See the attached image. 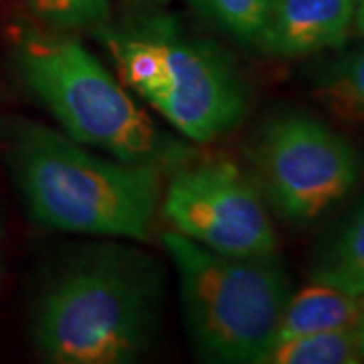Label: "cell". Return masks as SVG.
<instances>
[{
	"mask_svg": "<svg viewBox=\"0 0 364 364\" xmlns=\"http://www.w3.org/2000/svg\"><path fill=\"white\" fill-rule=\"evenodd\" d=\"M164 272L130 245H95L67 263L41 296L33 340L55 364H128L156 338Z\"/></svg>",
	"mask_w": 364,
	"mask_h": 364,
	"instance_id": "cell-1",
	"label": "cell"
},
{
	"mask_svg": "<svg viewBox=\"0 0 364 364\" xmlns=\"http://www.w3.org/2000/svg\"><path fill=\"white\" fill-rule=\"evenodd\" d=\"M9 162L28 215L55 231L148 241L164 170L91 154L31 119L6 124Z\"/></svg>",
	"mask_w": 364,
	"mask_h": 364,
	"instance_id": "cell-2",
	"label": "cell"
},
{
	"mask_svg": "<svg viewBox=\"0 0 364 364\" xmlns=\"http://www.w3.org/2000/svg\"><path fill=\"white\" fill-rule=\"evenodd\" d=\"M97 35L122 79L191 142H215L247 116V83L219 43L164 14L109 23Z\"/></svg>",
	"mask_w": 364,
	"mask_h": 364,
	"instance_id": "cell-3",
	"label": "cell"
},
{
	"mask_svg": "<svg viewBox=\"0 0 364 364\" xmlns=\"http://www.w3.org/2000/svg\"><path fill=\"white\" fill-rule=\"evenodd\" d=\"M16 67L71 140L164 172L182 168L191 158V148L160 130L75 37L28 35L16 47Z\"/></svg>",
	"mask_w": 364,
	"mask_h": 364,
	"instance_id": "cell-4",
	"label": "cell"
},
{
	"mask_svg": "<svg viewBox=\"0 0 364 364\" xmlns=\"http://www.w3.org/2000/svg\"><path fill=\"white\" fill-rule=\"evenodd\" d=\"M162 245L178 277L184 328L196 356L217 364H261L291 298L277 255H225L176 231L162 233Z\"/></svg>",
	"mask_w": 364,
	"mask_h": 364,
	"instance_id": "cell-5",
	"label": "cell"
},
{
	"mask_svg": "<svg viewBox=\"0 0 364 364\" xmlns=\"http://www.w3.org/2000/svg\"><path fill=\"white\" fill-rule=\"evenodd\" d=\"M249 164L261 196L291 223L324 215L363 172V158L344 136L301 112L269 117L251 142Z\"/></svg>",
	"mask_w": 364,
	"mask_h": 364,
	"instance_id": "cell-6",
	"label": "cell"
},
{
	"mask_svg": "<svg viewBox=\"0 0 364 364\" xmlns=\"http://www.w3.org/2000/svg\"><path fill=\"white\" fill-rule=\"evenodd\" d=\"M162 213L172 231L235 257H267L277 237L263 196L233 162L182 166L166 186Z\"/></svg>",
	"mask_w": 364,
	"mask_h": 364,
	"instance_id": "cell-7",
	"label": "cell"
},
{
	"mask_svg": "<svg viewBox=\"0 0 364 364\" xmlns=\"http://www.w3.org/2000/svg\"><path fill=\"white\" fill-rule=\"evenodd\" d=\"M356 0H277L257 49L273 57H304L346 43Z\"/></svg>",
	"mask_w": 364,
	"mask_h": 364,
	"instance_id": "cell-8",
	"label": "cell"
},
{
	"mask_svg": "<svg viewBox=\"0 0 364 364\" xmlns=\"http://www.w3.org/2000/svg\"><path fill=\"white\" fill-rule=\"evenodd\" d=\"M363 316L364 296L356 298L336 287L312 282V286L304 287L287 301L277 340L324 330L356 328Z\"/></svg>",
	"mask_w": 364,
	"mask_h": 364,
	"instance_id": "cell-9",
	"label": "cell"
},
{
	"mask_svg": "<svg viewBox=\"0 0 364 364\" xmlns=\"http://www.w3.org/2000/svg\"><path fill=\"white\" fill-rule=\"evenodd\" d=\"M312 282L364 296V203L326 241L314 263Z\"/></svg>",
	"mask_w": 364,
	"mask_h": 364,
	"instance_id": "cell-10",
	"label": "cell"
},
{
	"mask_svg": "<svg viewBox=\"0 0 364 364\" xmlns=\"http://www.w3.org/2000/svg\"><path fill=\"white\" fill-rule=\"evenodd\" d=\"M314 91L336 117L364 124V47L328 61L316 75Z\"/></svg>",
	"mask_w": 364,
	"mask_h": 364,
	"instance_id": "cell-11",
	"label": "cell"
},
{
	"mask_svg": "<svg viewBox=\"0 0 364 364\" xmlns=\"http://www.w3.org/2000/svg\"><path fill=\"white\" fill-rule=\"evenodd\" d=\"M364 363L356 328H338L277 340L261 364H358Z\"/></svg>",
	"mask_w": 364,
	"mask_h": 364,
	"instance_id": "cell-12",
	"label": "cell"
},
{
	"mask_svg": "<svg viewBox=\"0 0 364 364\" xmlns=\"http://www.w3.org/2000/svg\"><path fill=\"white\" fill-rule=\"evenodd\" d=\"M277 0H188L208 25L231 39L255 47Z\"/></svg>",
	"mask_w": 364,
	"mask_h": 364,
	"instance_id": "cell-13",
	"label": "cell"
},
{
	"mask_svg": "<svg viewBox=\"0 0 364 364\" xmlns=\"http://www.w3.org/2000/svg\"><path fill=\"white\" fill-rule=\"evenodd\" d=\"M41 18L65 31H91L109 25V0H28Z\"/></svg>",
	"mask_w": 364,
	"mask_h": 364,
	"instance_id": "cell-14",
	"label": "cell"
},
{
	"mask_svg": "<svg viewBox=\"0 0 364 364\" xmlns=\"http://www.w3.org/2000/svg\"><path fill=\"white\" fill-rule=\"evenodd\" d=\"M354 26L364 37V0H356V11H354Z\"/></svg>",
	"mask_w": 364,
	"mask_h": 364,
	"instance_id": "cell-15",
	"label": "cell"
},
{
	"mask_svg": "<svg viewBox=\"0 0 364 364\" xmlns=\"http://www.w3.org/2000/svg\"><path fill=\"white\" fill-rule=\"evenodd\" d=\"M356 334H358V344H360V352H363L364 360V316L360 318V322L356 324Z\"/></svg>",
	"mask_w": 364,
	"mask_h": 364,
	"instance_id": "cell-16",
	"label": "cell"
},
{
	"mask_svg": "<svg viewBox=\"0 0 364 364\" xmlns=\"http://www.w3.org/2000/svg\"><path fill=\"white\" fill-rule=\"evenodd\" d=\"M132 2H140V4H164L168 0H132Z\"/></svg>",
	"mask_w": 364,
	"mask_h": 364,
	"instance_id": "cell-17",
	"label": "cell"
}]
</instances>
